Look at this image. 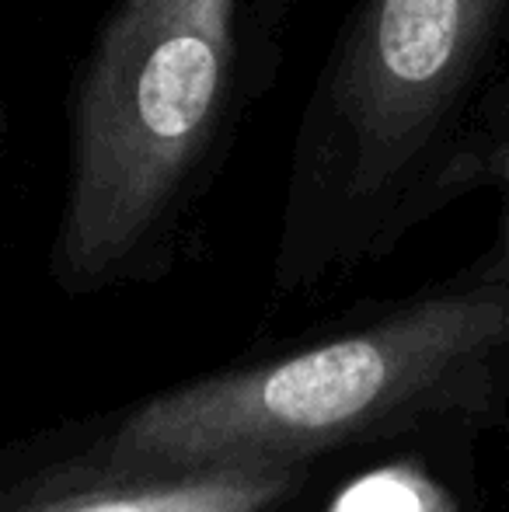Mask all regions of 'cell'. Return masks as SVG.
<instances>
[{
	"instance_id": "52a82bcc",
	"label": "cell",
	"mask_w": 509,
	"mask_h": 512,
	"mask_svg": "<svg viewBox=\"0 0 509 512\" xmlns=\"http://www.w3.org/2000/svg\"><path fill=\"white\" fill-rule=\"evenodd\" d=\"M258 7H262V14H265V21L272 25V32L279 35V28H283V14H286V7H290V0H258Z\"/></svg>"
},
{
	"instance_id": "5b68a950",
	"label": "cell",
	"mask_w": 509,
	"mask_h": 512,
	"mask_svg": "<svg viewBox=\"0 0 509 512\" xmlns=\"http://www.w3.org/2000/svg\"><path fill=\"white\" fill-rule=\"evenodd\" d=\"M475 443L408 446L346 464L300 512H475Z\"/></svg>"
},
{
	"instance_id": "7a4b0ae2",
	"label": "cell",
	"mask_w": 509,
	"mask_h": 512,
	"mask_svg": "<svg viewBox=\"0 0 509 512\" xmlns=\"http://www.w3.org/2000/svg\"><path fill=\"white\" fill-rule=\"evenodd\" d=\"M506 49L509 0H356L300 108L272 297H311L475 196L471 140Z\"/></svg>"
},
{
	"instance_id": "8992f818",
	"label": "cell",
	"mask_w": 509,
	"mask_h": 512,
	"mask_svg": "<svg viewBox=\"0 0 509 512\" xmlns=\"http://www.w3.org/2000/svg\"><path fill=\"white\" fill-rule=\"evenodd\" d=\"M471 185L492 189L499 196L496 234L489 248L468 265L478 276L509 279V70L485 98L471 140Z\"/></svg>"
},
{
	"instance_id": "ba28073f",
	"label": "cell",
	"mask_w": 509,
	"mask_h": 512,
	"mask_svg": "<svg viewBox=\"0 0 509 512\" xmlns=\"http://www.w3.org/2000/svg\"><path fill=\"white\" fill-rule=\"evenodd\" d=\"M4 140H7V115H4V102H0V154H4Z\"/></svg>"
},
{
	"instance_id": "6da1fadb",
	"label": "cell",
	"mask_w": 509,
	"mask_h": 512,
	"mask_svg": "<svg viewBox=\"0 0 509 512\" xmlns=\"http://www.w3.org/2000/svg\"><path fill=\"white\" fill-rule=\"evenodd\" d=\"M509 415V279L457 276L353 310L123 408L98 443L147 464L346 467L408 446H464Z\"/></svg>"
},
{
	"instance_id": "277c9868",
	"label": "cell",
	"mask_w": 509,
	"mask_h": 512,
	"mask_svg": "<svg viewBox=\"0 0 509 512\" xmlns=\"http://www.w3.org/2000/svg\"><path fill=\"white\" fill-rule=\"evenodd\" d=\"M339 471L123 460L84 415L0 446V512H300Z\"/></svg>"
},
{
	"instance_id": "3957f363",
	"label": "cell",
	"mask_w": 509,
	"mask_h": 512,
	"mask_svg": "<svg viewBox=\"0 0 509 512\" xmlns=\"http://www.w3.org/2000/svg\"><path fill=\"white\" fill-rule=\"evenodd\" d=\"M276 70L258 0H116L70 95L49 283L88 300L168 279Z\"/></svg>"
}]
</instances>
